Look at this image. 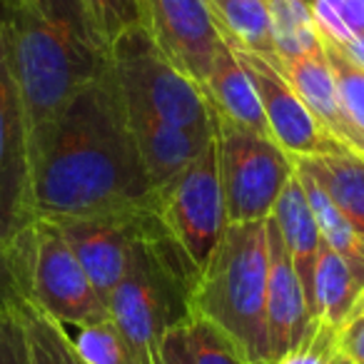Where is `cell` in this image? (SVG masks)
<instances>
[{
    "instance_id": "9a60e30c",
    "label": "cell",
    "mask_w": 364,
    "mask_h": 364,
    "mask_svg": "<svg viewBox=\"0 0 364 364\" xmlns=\"http://www.w3.org/2000/svg\"><path fill=\"white\" fill-rule=\"evenodd\" d=\"M272 220L284 240L292 267L299 277V284H302L309 314L314 319V267H317V255L322 247V235L314 223L312 208L307 203V195H304L297 172L289 177L279 193L272 210Z\"/></svg>"
},
{
    "instance_id": "44dd1931",
    "label": "cell",
    "mask_w": 364,
    "mask_h": 364,
    "mask_svg": "<svg viewBox=\"0 0 364 364\" xmlns=\"http://www.w3.org/2000/svg\"><path fill=\"white\" fill-rule=\"evenodd\" d=\"M23 319V327L28 334V349H31V364H87L75 352L65 329L43 314L38 307L26 302L18 309Z\"/></svg>"
},
{
    "instance_id": "d6986e66",
    "label": "cell",
    "mask_w": 364,
    "mask_h": 364,
    "mask_svg": "<svg viewBox=\"0 0 364 364\" xmlns=\"http://www.w3.org/2000/svg\"><path fill=\"white\" fill-rule=\"evenodd\" d=\"M215 28L232 50L272 58L274 41L262 0H205Z\"/></svg>"
},
{
    "instance_id": "8fae6325",
    "label": "cell",
    "mask_w": 364,
    "mask_h": 364,
    "mask_svg": "<svg viewBox=\"0 0 364 364\" xmlns=\"http://www.w3.org/2000/svg\"><path fill=\"white\" fill-rule=\"evenodd\" d=\"M142 210V208H140ZM140 210L117 215H95V218L58 220L63 237L68 240L90 277L95 292L107 307V297L120 284L130 267V255L137 240V215ZM53 223V220H50Z\"/></svg>"
},
{
    "instance_id": "2e32d148",
    "label": "cell",
    "mask_w": 364,
    "mask_h": 364,
    "mask_svg": "<svg viewBox=\"0 0 364 364\" xmlns=\"http://www.w3.org/2000/svg\"><path fill=\"white\" fill-rule=\"evenodd\" d=\"M203 90L213 110H218L220 115L247 127V130L269 137L257 87H255L247 68L240 63V58L235 55V50L228 43L220 46L208 80L203 82Z\"/></svg>"
},
{
    "instance_id": "603a6c76",
    "label": "cell",
    "mask_w": 364,
    "mask_h": 364,
    "mask_svg": "<svg viewBox=\"0 0 364 364\" xmlns=\"http://www.w3.org/2000/svg\"><path fill=\"white\" fill-rule=\"evenodd\" d=\"M28 230H23L11 242H0V319L18 314V309L31 302L28 292Z\"/></svg>"
},
{
    "instance_id": "cb8c5ba5",
    "label": "cell",
    "mask_w": 364,
    "mask_h": 364,
    "mask_svg": "<svg viewBox=\"0 0 364 364\" xmlns=\"http://www.w3.org/2000/svg\"><path fill=\"white\" fill-rule=\"evenodd\" d=\"M309 11L319 36L337 46L364 33V0H312Z\"/></svg>"
},
{
    "instance_id": "5bb4252c",
    "label": "cell",
    "mask_w": 364,
    "mask_h": 364,
    "mask_svg": "<svg viewBox=\"0 0 364 364\" xmlns=\"http://www.w3.org/2000/svg\"><path fill=\"white\" fill-rule=\"evenodd\" d=\"M125 120L135 137V145L140 150L142 165H145L152 188H160L170 177L185 170L213 140V137H203L185 127L170 125L150 112L125 110Z\"/></svg>"
},
{
    "instance_id": "ac0fdd59",
    "label": "cell",
    "mask_w": 364,
    "mask_h": 364,
    "mask_svg": "<svg viewBox=\"0 0 364 364\" xmlns=\"http://www.w3.org/2000/svg\"><path fill=\"white\" fill-rule=\"evenodd\" d=\"M329 195L354 232L364 237V157L349 150L324 152L314 157H292Z\"/></svg>"
},
{
    "instance_id": "5b68a950",
    "label": "cell",
    "mask_w": 364,
    "mask_h": 364,
    "mask_svg": "<svg viewBox=\"0 0 364 364\" xmlns=\"http://www.w3.org/2000/svg\"><path fill=\"white\" fill-rule=\"evenodd\" d=\"M218 170L228 223L267 220L294 175V160L272 140L213 110Z\"/></svg>"
},
{
    "instance_id": "1f68e13d",
    "label": "cell",
    "mask_w": 364,
    "mask_h": 364,
    "mask_svg": "<svg viewBox=\"0 0 364 364\" xmlns=\"http://www.w3.org/2000/svg\"><path fill=\"white\" fill-rule=\"evenodd\" d=\"M23 0H0V18H6L8 13L13 11V8H18L21 6Z\"/></svg>"
},
{
    "instance_id": "7402d4cb",
    "label": "cell",
    "mask_w": 364,
    "mask_h": 364,
    "mask_svg": "<svg viewBox=\"0 0 364 364\" xmlns=\"http://www.w3.org/2000/svg\"><path fill=\"white\" fill-rule=\"evenodd\" d=\"M63 329L87 364H140L110 317L92 324H68Z\"/></svg>"
},
{
    "instance_id": "ffe728a7",
    "label": "cell",
    "mask_w": 364,
    "mask_h": 364,
    "mask_svg": "<svg viewBox=\"0 0 364 364\" xmlns=\"http://www.w3.org/2000/svg\"><path fill=\"white\" fill-rule=\"evenodd\" d=\"M272 28L274 55L299 58L322 48L312 11L304 0H262Z\"/></svg>"
},
{
    "instance_id": "8992f818",
    "label": "cell",
    "mask_w": 364,
    "mask_h": 364,
    "mask_svg": "<svg viewBox=\"0 0 364 364\" xmlns=\"http://www.w3.org/2000/svg\"><path fill=\"white\" fill-rule=\"evenodd\" d=\"M152 208L167 232L203 272L228 225L215 135L185 170L155 188Z\"/></svg>"
},
{
    "instance_id": "9c48e42d",
    "label": "cell",
    "mask_w": 364,
    "mask_h": 364,
    "mask_svg": "<svg viewBox=\"0 0 364 364\" xmlns=\"http://www.w3.org/2000/svg\"><path fill=\"white\" fill-rule=\"evenodd\" d=\"M137 6L157 48L203 87L225 43L205 0H137Z\"/></svg>"
},
{
    "instance_id": "4fadbf2b",
    "label": "cell",
    "mask_w": 364,
    "mask_h": 364,
    "mask_svg": "<svg viewBox=\"0 0 364 364\" xmlns=\"http://www.w3.org/2000/svg\"><path fill=\"white\" fill-rule=\"evenodd\" d=\"M269 60L277 65V70L284 75V80L294 87V92L304 102V107L312 112L317 125L342 150L357 152V155L364 157V132L354 125L347 107H344L342 95L337 90V80H334L332 68H329L322 48L299 58L272 55Z\"/></svg>"
},
{
    "instance_id": "3957f363",
    "label": "cell",
    "mask_w": 364,
    "mask_h": 364,
    "mask_svg": "<svg viewBox=\"0 0 364 364\" xmlns=\"http://www.w3.org/2000/svg\"><path fill=\"white\" fill-rule=\"evenodd\" d=\"M267 220L228 223L190 297V317L218 327L252 364H267Z\"/></svg>"
},
{
    "instance_id": "d4e9b609",
    "label": "cell",
    "mask_w": 364,
    "mask_h": 364,
    "mask_svg": "<svg viewBox=\"0 0 364 364\" xmlns=\"http://www.w3.org/2000/svg\"><path fill=\"white\" fill-rule=\"evenodd\" d=\"M319 36V33H317ZM322 43V53L327 58L332 75L337 80V90L342 95V102L347 107L349 117L354 120V125L364 132V68H359L337 43H332L329 38L319 36Z\"/></svg>"
},
{
    "instance_id": "7c38bea8",
    "label": "cell",
    "mask_w": 364,
    "mask_h": 364,
    "mask_svg": "<svg viewBox=\"0 0 364 364\" xmlns=\"http://www.w3.org/2000/svg\"><path fill=\"white\" fill-rule=\"evenodd\" d=\"M267 294H264V337H267V364L287 354L304 339L312 322L302 284L292 267L284 240L267 218Z\"/></svg>"
},
{
    "instance_id": "7a4b0ae2",
    "label": "cell",
    "mask_w": 364,
    "mask_h": 364,
    "mask_svg": "<svg viewBox=\"0 0 364 364\" xmlns=\"http://www.w3.org/2000/svg\"><path fill=\"white\" fill-rule=\"evenodd\" d=\"M28 142L110 65L82 0H23L6 18Z\"/></svg>"
},
{
    "instance_id": "277c9868",
    "label": "cell",
    "mask_w": 364,
    "mask_h": 364,
    "mask_svg": "<svg viewBox=\"0 0 364 364\" xmlns=\"http://www.w3.org/2000/svg\"><path fill=\"white\" fill-rule=\"evenodd\" d=\"M107 58L125 110L150 112L203 137L215 135L213 107L205 90L157 48L142 26L120 33L110 43Z\"/></svg>"
},
{
    "instance_id": "f546056e",
    "label": "cell",
    "mask_w": 364,
    "mask_h": 364,
    "mask_svg": "<svg viewBox=\"0 0 364 364\" xmlns=\"http://www.w3.org/2000/svg\"><path fill=\"white\" fill-rule=\"evenodd\" d=\"M182 324H175V327H170L162 334L152 364H193L188 354V344H185V329H182Z\"/></svg>"
},
{
    "instance_id": "4316f807",
    "label": "cell",
    "mask_w": 364,
    "mask_h": 364,
    "mask_svg": "<svg viewBox=\"0 0 364 364\" xmlns=\"http://www.w3.org/2000/svg\"><path fill=\"white\" fill-rule=\"evenodd\" d=\"M82 8L107 48L120 33L142 26L137 0H82Z\"/></svg>"
},
{
    "instance_id": "f1b7e54d",
    "label": "cell",
    "mask_w": 364,
    "mask_h": 364,
    "mask_svg": "<svg viewBox=\"0 0 364 364\" xmlns=\"http://www.w3.org/2000/svg\"><path fill=\"white\" fill-rule=\"evenodd\" d=\"M0 364H31L28 334L21 314L0 319Z\"/></svg>"
},
{
    "instance_id": "e0dca14e",
    "label": "cell",
    "mask_w": 364,
    "mask_h": 364,
    "mask_svg": "<svg viewBox=\"0 0 364 364\" xmlns=\"http://www.w3.org/2000/svg\"><path fill=\"white\" fill-rule=\"evenodd\" d=\"M364 297V257L342 255L322 242L314 267V319L339 332Z\"/></svg>"
},
{
    "instance_id": "4dcf8cb0",
    "label": "cell",
    "mask_w": 364,
    "mask_h": 364,
    "mask_svg": "<svg viewBox=\"0 0 364 364\" xmlns=\"http://www.w3.org/2000/svg\"><path fill=\"white\" fill-rule=\"evenodd\" d=\"M344 53H347L349 58H352L354 63H357L359 68H364V33L357 38H352V41H347L344 46H339Z\"/></svg>"
},
{
    "instance_id": "30bf717a",
    "label": "cell",
    "mask_w": 364,
    "mask_h": 364,
    "mask_svg": "<svg viewBox=\"0 0 364 364\" xmlns=\"http://www.w3.org/2000/svg\"><path fill=\"white\" fill-rule=\"evenodd\" d=\"M255 87H257L259 105H262L264 120L269 127V137L287 152L289 157H314L324 152H337L342 147L317 125L312 112L304 107L294 87L284 80V75L277 70L269 58L257 53L235 50Z\"/></svg>"
},
{
    "instance_id": "484cf974",
    "label": "cell",
    "mask_w": 364,
    "mask_h": 364,
    "mask_svg": "<svg viewBox=\"0 0 364 364\" xmlns=\"http://www.w3.org/2000/svg\"><path fill=\"white\" fill-rule=\"evenodd\" d=\"M182 329H185V344L193 364H252L218 327L205 319L190 317L182 324Z\"/></svg>"
},
{
    "instance_id": "83f0119b",
    "label": "cell",
    "mask_w": 364,
    "mask_h": 364,
    "mask_svg": "<svg viewBox=\"0 0 364 364\" xmlns=\"http://www.w3.org/2000/svg\"><path fill=\"white\" fill-rule=\"evenodd\" d=\"M339 357L337 329L322 319H312L304 339L272 364H334Z\"/></svg>"
},
{
    "instance_id": "52a82bcc",
    "label": "cell",
    "mask_w": 364,
    "mask_h": 364,
    "mask_svg": "<svg viewBox=\"0 0 364 364\" xmlns=\"http://www.w3.org/2000/svg\"><path fill=\"white\" fill-rule=\"evenodd\" d=\"M28 292L33 307L63 327L92 324L110 317L55 223L36 218L28 228Z\"/></svg>"
},
{
    "instance_id": "836d02e7",
    "label": "cell",
    "mask_w": 364,
    "mask_h": 364,
    "mask_svg": "<svg viewBox=\"0 0 364 364\" xmlns=\"http://www.w3.org/2000/svg\"><path fill=\"white\" fill-rule=\"evenodd\" d=\"M304 3H307V6H309V3H312V0H304Z\"/></svg>"
},
{
    "instance_id": "ba28073f",
    "label": "cell",
    "mask_w": 364,
    "mask_h": 364,
    "mask_svg": "<svg viewBox=\"0 0 364 364\" xmlns=\"http://www.w3.org/2000/svg\"><path fill=\"white\" fill-rule=\"evenodd\" d=\"M33 220L28 120L13 70L8 26L0 18V242L16 240Z\"/></svg>"
},
{
    "instance_id": "6da1fadb",
    "label": "cell",
    "mask_w": 364,
    "mask_h": 364,
    "mask_svg": "<svg viewBox=\"0 0 364 364\" xmlns=\"http://www.w3.org/2000/svg\"><path fill=\"white\" fill-rule=\"evenodd\" d=\"M33 215L73 220L152 203V188L125 120L110 65L28 142Z\"/></svg>"
},
{
    "instance_id": "d6a6232c",
    "label": "cell",
    "mask_w": 364,
    "mask_h": 364,
    "mask_svg": "<svg viewBox=\"0 0 364 364\" xmlns=\"http://www.w3.org/2000/svg\"><path fill=\"white\" fill-rule=\"evenodd\" d=\"M334 364H354V362H352V359H347V357H344L342 352H339V357L334 359Z\"/></svg>"
}]
</instances>
